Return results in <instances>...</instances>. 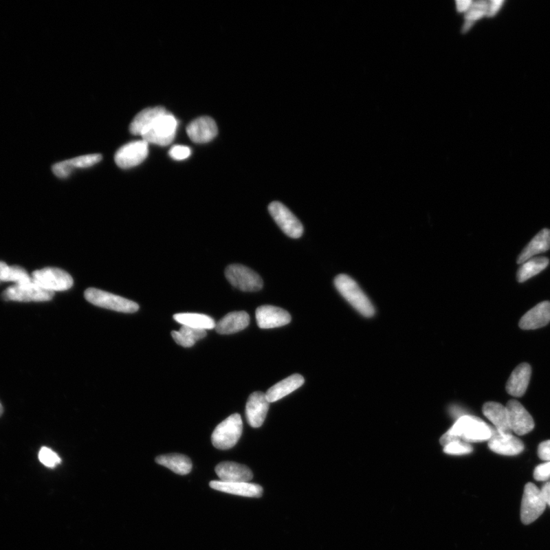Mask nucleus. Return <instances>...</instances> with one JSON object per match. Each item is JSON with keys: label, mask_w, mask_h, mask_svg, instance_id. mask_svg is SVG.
Instances as JSON below:
<instances>
[{"label": "nucleus", "mask_w": 550, "mask_h": 550, "mask_svg": "<svg viewBox=\"0 0 550 550\" xmlns=\"http://www.w3.org/2000/svg\"><path fill=\"white\" fill-rule=\"evenodd\" d=\"M493 428L485 422L474 416L460 417L452 428L440 439L443 446L452 442L462 441L467 443H478L490 440Z\"/></svg>", "instance_id": "nucleus-1"}, {"label": "nucleus", "mask_w": 550, "mask_h": 550, "mask_svg": "<svg viewBox=\"0 0 550 550\" xmlns=\"http://www.w3.org/2000/svg\"><path fill=\"white\" fill-rule=\"evenodd\" d=\"M334 285L337 291L358 312L366 318H371L375 315L373 305L352 278L346 274H340L335 278Z\"/></svg>", "instance_id": "nucleus-2"}, {"label": "nucleus", "mask_w": 550, "mask_h": 550, "mask_svg": "<svg viewBox=\"0 0 550 550\" xmlns=\"http://www.w3.org/2000/svg\"><path fill=\"white\" fill-rule=\"evenodd\" d=\"M243 421L239 414H234L219 424L212 434V443L217 449L226 450L238 443L243 433Z\"/></svg>", "instance_id": "nucleus-3"}, {"label": "nucleus", "mask_w": 550, "mask_h": 550, "mask_svg": "<svg viewBox=\"0 0 550 550\" xmlns=\"http://www.w3.org/2000/svg\"><path fill=\"white\" fill-rule=\"evenodd\" d=\"M177 125L175 117L167 112L158 117L153 125L142 135V140L157 146H169L175 140Z\"/></svg>", "instance_id": "nucleus-4"}, {"label": "nucleus", "mask_w": 550, "mask_h": 550, "mask_svg": "<svg viewBox=\"0 0 550 550\" xmlns=\"http://www.w3.org/2000/svg\"><path fill=\"white\" fill-rule=\"evenodd\" d=\"M85 299L91 304L112 311L133 314L140 309L136 302L96 288H88L85 293Z\"/></svg>", "instance_id": "nucleus-5"}, {"label": "nucleus", "mask_w": 550, "mask_h": 550, "mask_svg": "<svg viewBox=\"0 0 550 550\" xmlns=\"http://www.w3.org/2000/svg\"><path fill=\"white\" fill-rule=\"evenodd\" d=\"M34 283L48 292H65L69 290L74 280L67 272L55 267H45L32 273Z\"/></svg>", "instance_id": "nucleus-6"}, {"label": "nucleus", "mask_w": 550, "mask_h": 550, "mask_svg": "<svg viewBox=\"0 0 550 550\" xmlns=\"http://www.w3.org/2000/svg\"><path fill=\"white\" fill-rule=\"evenodd\" d=\"M547 506L541 490L533 483H528L522 495L520 518L522 524L529 525L540 517Z\"/></svg>", "instance_id": "nucleus-7"}, {"label": "nucleus", "mask_w": 550, "mask_h": 550, "mask_svg": "<svg viewBox=\"0 0 550 550\" xmlns=\"http://www.w3.org/2000/svg\"><path fill=\"white\" fill-rule=\"evenodd\" d=\"M225 274L232 286L243 292H258L263 287L259 275L243 265H231L227 267Z\"/></svg>", "instance_id": "nucleus-8"}, {"label": "nucleus", "mask_w": 550, "mask_h": 550, "mask_svg": "<svg viewBox=\"0 0 550 550\" xmlns=\"http://www.w3.org/2000/svg\"><path fill=\"white\" fill-rule=\"evenodd\" d=\"M54 294V293L34 283L32 280L30 283L15 285L6 289L3 294V298L6 300L19 302H44L51 300Z\"/></svg>", "instance_id": "nucleus-9"}, {"label": "nucleus", "mask_w": 550, "mask_h": 550, "mask_svg": "<svg viewBox=\"0 0 550 550\" xmlns=\"http://www.w3.org/2000/svg\"><path fill=\"white\" fill-rule=\"evenodd\" d=\"M268 210L275 223L287 236L293 239H298L302 236L304 227L300 220L284 204L274 201L268 206Z\"/></svg>", "instance_id": "nucleus-10"}, {"label": "nucleus", "mask_w": 550, "mask_h": 550, "mask_svg": "<svg viewBox=\"0 0 550 550\" xmlns=\"http://www.w3.org/2000/svg\"><path fill=\"white\" fill-rule=\"evenodd\" d=\"M148 155V143L143 140L134 141L116 151L115 162L120 168H132L146 160Z\"/></svg>", "instance_id": "nucleus-11"}, {"label": "nucleus", "mask_w": 550, "mask_h": 550, "mask_svg": "<svg viewBox=\"0 0 550 550\" xmlns=\"http://www.w3.org/2000/svg\"><path fill=\"white\" fill-rule=\"evenodd\" d=\"M506 408L508 412L509 424L512 432L522 436L534 430V419L520 402L512 400L507 404Z\"/></svg>", "instance_id": "nucleus-12"}, {"label": "nucleus", "mask_w": 550, "mask_h": 550, "mask_svg": "<svg viewBox=\"0 0 550 550\" xmlns=\"http://www.w3.org/2000/svg\"><path fill=\"white\" fill-rule=\"evenodd\" d=\"M488 446L492 451L503 456L518 455L525 449V445L521 440L512 433L500 432L495 429H493Z\"/></svg>", "instance_id": "nucleus-13"}, {"label": "nucleus", "mask_w": 550, "mask_h": 550, "mask_svg": "<svg viewBox=\"0 0 550 550\" xmlns=\"http://www.w3.org/2000/svg\"><path fill=\"white\" fill-rule=\"evenodd\" d=\"M270 404L266 395L263 392H254L250 396L246 404L245 415L248 423L253 428H258L263 424Z\"/></svg>", "instance_id": "nucleus-14"}, {"label": "nucleus", "mask_w": 550, "mask_h": 550, "mask_svg": "<svg viewBox=\"0 0 550 550\" xmlns=\"http://www.w3.org/2000/svg\"><path fill=\"white\" fill-rule=\"evenodd\" d=\"M256 320L261 329H272L288 324L292 321V316L283 309L265 305L256 309Z\"/></svg>", "instance_id": "nucleus-15"}, {"label": "nucleus", "mask_w": 550, "mask_h": 550, "mask_svg": "<svg viewBox=\"0 0 550 550\" xmlns=\"http://www.w3.org/2000/svg\"><path fill=\"white\" fill-rule=\"evenodd\" d=\"M187 133L190 139L195 143H208L217 136L218 128L215 121L210 117L202 116L189 124Z\"/></svg>", "instance_id": "nucleus-16"}, {"label": "nucleus", "mask_w": 550, "mask_h": 550, "mask_svg": "<svg viewBox=\"0 0 550 550\" xmlns=\"http://www.w3.org/2000/svg\"><path fill=\"white\" fill-rule=\"evenodd\" d=\"M210 486L219 492L248 498H260L263 493V487L250 483H226L219 480L210 481Z\"/></svg>", "instance_id": "nucleus-17"}, {"label": "nucleus", "mask_w": 550, "mask_h": 550, "mask_svg": "<svg viewBox=\"0 0 550 550\" xmlns=\"http://www.w3.org/2000/svg\"><path fill=\"white\" fill-rule=\"evenodd\" d=\"M215 470L219 481L226 483H250L253 477L249 468L236 463H219Z\"/></svg>", "instance_id": "nucleus-18"}, {"label": "nucleus", "mask_w": 550, "mask_h": 550, "mask_svg": "<svg viewBox=\"0 0 550 550\" xmlns=\"http://www.w3.org/2000/svg\"><path fill=\"white\" fill-rule=\"evenodd\" d=\"M102 160V155L93 154L79 156L72 160L61 162L53 165L52 171L54 175L60 178H65L72 174L75 168H86L94 166Z\"/></svg>", "instance_id": "nucleus-19"}, {"label": "nucleus", "mask_w": 550, "mask_h": 550, "mask_svg": "<svg viewBox=\"0 0 550 550\" xmlns=\"http://www.w3.org/2000/svg\"><path fill=\"white\" fill-rule=\"evenodd\" d=\"M549 322L550 302L543 301L522 316L519 326L522 329H536L547 326Z\"/></svg>", "instance_id": "nucleus-20"}, {"label": "nucleus", "mask_w": 550, "mask_h": 550, "mask_svg": "<svg viewBox=\"0 0 550 550\" xmlns=\"http://www.w3.org/2000/svg\"><path fill=\"white\" fill-rule=\"evenodd\" d=\"M531 377V368L527 363H522L516 368L507 383L509 395L521 397L525 394Z\"/></svg>", "instance_id": "nucleus-21"}, {"label": "nucleus", "mask_w": 550, "mask_h": 550, "mask_svg": "<svg viewBox=\"0 0 550 550\" xmlns=\"http://www.w3.org/2000/svg\"><path fill=\"white\" fill-rule=\"evenodd\" d=\"M167 110L162 107L144 109L131 122L130 133L136 135H142L151 127L154 122L162 115L166 113Z\"/></svg>", "instance_id": "nucleus-22"}, {"label": "nucleus", "mask_w": 550, "mask_h": 550, "mask_svg": "<svg viewBox=\"0 0 550 550\" xmlns=\"http://www.w3.org/2000/svg\"><path fill=\"white\" fill-rule=\"evenodd\" d=\"M304 383L305 378L300 375L295 374L291 375L267 390L265 393L267 401L270 403L278 402L289 394L292 393L295 390L300 388Z\"/></svg>", "instance_id": "nucleus-23"}, {"label": "nucleus", "mask_w": 550, "mask_h": 550, "mask_svg": "<svg viewBox=\"0 0 550 550\" xmlns=\"http://www.w3.org/2000/svg\"><path fill=\"white\" fill-rule=\"evenodd\" d=\"M250 322V315L246 312H232L220 320L217 323L215 329L219 334L236 333L249 326Z\"/></svg>", "instance_id": "nucleus-24"}, {"label": "nucleus", "mask_w": 550, "mask_h": 550, "mask_svg": "<svg viewBox=\"0 0 550 550\" xmlns=\"http://www.w3.org/2000/svg\"><path fill=\"white\" fill-rule=\"evenodd\" d=\"M483 414L500 432L512 433L508 412L505 406L496 402H487L483 406Z\"/></svg>", "instance_id": "nucleus-25"}, {"label": "nucleus", "mask_w": 550, "mask_h": 550, "mask_svg": "<svg viewBox=\"0 0 550 550\" xmlns=\"http://www.w3.org/2000/svg\"><path fill=\"white\" fill-rule=\"evenodd\" d=\"M550 249V230L548 229L542 230L534 237L529 243L525 248L524 250L520 254L518 258V263H525L526 261L531 259L542 252H545Z\"/></svg>", "instance_id": "nucleus-26"}, {"label": "nucleus", "mask_w": 550, "mask_h": 550, "mask_svg": "<svg viewBox=\"0 0 550 550\" xmlns=\"http://www.w3.org/2000/svg\"><path fill=\"white\" fill-rule=\"evenodd\" d=\"M155 462L181 476H186L192 470L190 459L182 454H168L157 456Z\"/></svg>", "instance_id": "nucleus-27"}, {"label": "nucleus", "mask_w": 550, "mask_h": 550, "mask_svg": "<svg viewBox=\"0 0 550 550\" xmlns=\"http://www.w3.org/2000/svg\"><path fill=\"white\" fill-rule=\"evenodd\" d=\"M174 319L182 326L198 329H212L217 324L214 320L204 314H177L174 316Z\"/></svg>", "instance_id": "nucleus-28"}, {"label": "nucleus", "mask_w": 550, "mask_h": 550, "mask_svg": "<svg viewBox=\"0 0 550 550\" xmlns=\"http://www.w3.org/2000/svg\"><path fill=\"white\" fill-rule=\"evenodd\" d=\"M549 263V258L546 257H534L522 263L517 274V278L520 283H522L529 278L544 270Z\"/></svg>", "instance_id": "nucleus-29"}, {"label": "nucleus", "mask_w": 550, "mask_h": 550, "mask_svg": "<svg viewBox=\"0 0 550 550\" xmlns=\"http://www.w3.org/2000/svg\"><path fill=\"white\" fill-rule=\"evenodd\" d=\"M171 335L177 345L184 348H190L195 345L197 341L205 338L206 330L182 326L179 331H173Z\"/></svg>", "instance_id": "nucleus-30"}, {"label": "nucleus", "mask_w": 550, "mask_h": 550, "mask_svg": "<svg viewBox=\"0 0 550 550\" xmlns=\"http://www.w3.org/2000/svg\"><path fill=\"white\" fill-rule=\"evenodd\" d=\"M32 280L30 274L19 266H7L1 276V281H11L16 285L30 283Z\"/></svg>", "instance_id": "nucleus-31"}, {"label": "nucleus", "mask_w": 550, "mask_h": 550, "mask_svg": "<svg viewBox=\"0 0 550 550\" xmlns=\"http://www.w3.org/2000/svg\"><path fill=\"white\" fill-rule=\"evenodd\" d=\"M491 9V2H478L474 3L469 13L467 14L465 23L463 26V32L465 33L470 29L474 21L483 16L487 12L490 16Z\"/></svg>", "instance_id": "nucleus-32"}, {"label": "nucleus", "mask_w": 550, "mask_h": 550, "mask_svg": "<svg viewBox=\"0 0 550 550\" xmlns=\"http://www.w3.org/2000/svg\"><path fill=\"white\" fill-rule=\"evenodd\" d=\"M473 449L470 443L462 441L452 442L444 446L443 451L448 455L463 456L472 452Z\"/></svg>", "instance_id": "nucleus-33"}, {"label": "nucleus", "mask_w": 550, "mask_h": 550, "mask_svg": "<svg viewBox=\"0 0 550 550\" xmlns=\"http://www.w3.org/2000/svg\"><path fill=\"white\" fill-rule=\"evenodd\" d=\"M40 462L48 468H54L61 463V459L56 452L47 447L43 446L38 453Z\"/></svg>", "instance_id": "nucleus-34"}, {"label": "nucleus", "mask_w": 550, "mask_h": 550, "mask_svg": "<svg viewBox=\"0 0 550 550\" xmlns=\"http://www.w3.org/2000/svg\"><path fill=\"white\" fill-rule=\"evenodd\" d=\"M169 155L174 160H185L191 155V149L188 146H175L170 149Z\"/></svg>", "instance_id": "nucleus-35"}, {"label": "nucleus", "mask_w": 550, "mask_h": 550, "mask_svg": "<svg viewBox=\"0 0 550 550\" xmlns=\"http://www.w3.org/2000/svg\"><path fill=\"white\" fill-rule=\"evenodd\" d=\"M536 481H546L550 478V462L541 464L536 468L534 472Z\"/></svg>", "instance_id": "nucleus-36"}, {"label": "nucleus", "mask_w": 550, "mask_h": 550, "mask_svg": "<svg viewBox=\"0 0 550 550\" xmlns=\"http://www.w3.org/2000/svg\"><path fill=\"white\" fill-rule=\"evenodd\" d=\"M538 456L541 459L550 462V440H547L540 444Z\"/></svg>", "instance_id": "nucleus-37"}, {"label": "nucleus", "mask_w": 550, "mask_h": 550, "mask_svg": "<svg viewBox=\"0 0 550 550\" xmlns=\"http://www.w3.org/2000/svg\"><path fill=\"white\" fill-rule=\"evenodd\" d=\"M541 492L546 503L550 506V483L543 485Z\"/></svg>", "instance_id": "nucleus-38"}, {"label": "nucleus", "mask_w": 550, "mask_h": 550, "mask_svg": "<svg viewBox=\"0 0 550 550\" xmlns=\"http://www.w3.org/2000/svg\"><path fill=\"white\" fill-rule=\"evenodd\" d=\"M457 8L459 12H463L468 9L471 4V1H457Z\"/></svg>", "instance_id": "nucleus-39"}, {"label": "nucleus", "mask_w": 550, "mask_h": 550, "mask_svg": "<svg viewBox=\"0 0 550 550\" xmlns=\"http://www.w3.org/2000/svg\"><path fill=\"white\" fill-rule=\"evenodd\" d=\"M7 266L8 265H7L5 263H3V261H0V282H1L2 274Z\"/></svg>", "instance_id": "nucleus-40"}, {"label": "nucleus", "mask_w": 550, "mask_h": 550, "mask_svg": "<svg viewBox=\"0 0 550 550\" xmlns=\"http://www.w3.org/2000/svg\"><path fill=\"white\" fill-rule=\"evenodd\" d=\"M3 414V408L1 403H0V417H1Z\"/></svg>", "instance_id": "nucleus-41"}]
</instances>
